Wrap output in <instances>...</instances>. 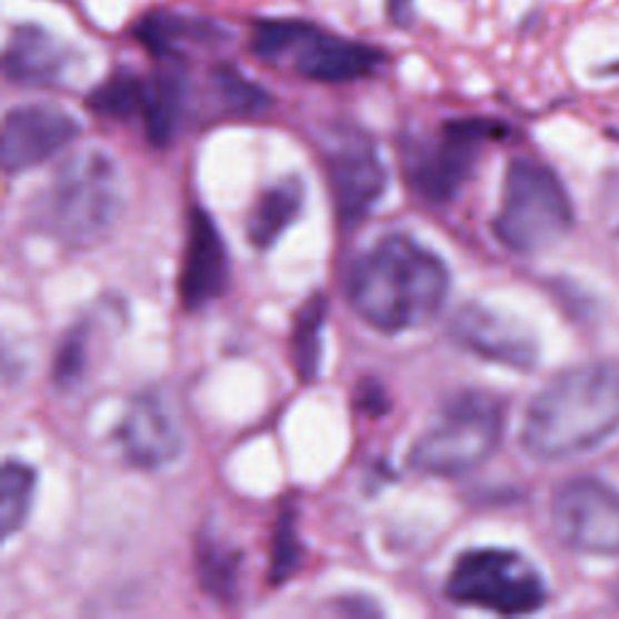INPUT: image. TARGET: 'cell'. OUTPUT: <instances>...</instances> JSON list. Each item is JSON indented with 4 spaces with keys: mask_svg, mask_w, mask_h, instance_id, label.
<instances>
[{
    "mask_svg": "<svg viewBox=\"0 0 619 619\" xmlns=\"http://www.w3.org/2000/svg\"><path fill=\"white\" fill-rule=\"evenodd\" d=\"M302 201H306V187L298 177H286L259 197L247 220V238L257 250H269L277 244L283 232L296 223Z\"/></svg>",
    "mask_w": 619,
    "mask_h": 619,
    "instance_id": "ac0fdd59",
    "label": "cell"
},
{
    "mask_svg": "<svg viewBox=\"0 0 619 619\" xmlns=\"http://www.w3.org/2000/svg\"><path fill=\"white\" fill-rule=\"evenodd\" d=\"M573 226L567 189L547 164L518 158L508 164L501 209L493 218V236L518 254L542 252Z\"/></svg>",
    "mask_w": 619,
    "mask_h": 619,
    "instance_id": "5b68a950",
    "label": "cell"
},
{
    "mask_svg": "<svg viewBox=\"0 0 619 619\" xmlns=\"http://www.w3.org/2000/svg\"><path fill=\"white\" fill-rule=\"evenodd\" d=\"M240 569V555L236 549L220 547L216 538L203 540L199 545V576L203 588L216 598H232L236 596Z\"/></svg>",
    "mask_w": 619,
    "mask_h": 619,
    "instance_id": "603a6c76",
    "label": "cell"
},
{
    "mask_svg": "<svg viewBox=\"0 0 619 619\" xmlns=\"http://www.w3.org/2000/svg\"><path fill=\"white\" fill-rule=\"evenodd\" d=\"M37 489V472L30 465L8 460L0 475V528H3V540L12 532H18L27 516L32 511Z\"/></svg>",
    "mask_w": 619,
    "mask_h": 619,
    "instance_id": "ffe728a7",
    "label": "cell"
},
{
    "mask_svg": "<svg viewBox=\"0 0 619 619\" xmlns=\"http://www.w3.org/2000/svg\"><path fill=\"white\" fill-rule=\"evenodd\" d=\"M302 563V545L298 538V520H296V508L283 506L279 513L277 528H273V542H271V569H269V581L271 583H286L293 579L296 571Z\"/></svg>",
    "mask_w": 619,
    "mask_h": 619,
    "instance_id": "d4e9b609",
    "label": "cell"
},
{
    "mask_svg": "<svg viewBox=\"0 0 619 619\" xmlns=\"http://www.w3.org/2000/svg\"><path fill=\"white\" fill-rule=\"evenodd\" d=\"M557 538L581 555L619 557V491L600 479H571L555 491Z\"/></svg>",
    "mask_w": 619,
    "mask_h": 619,
    "instance_id": "ba28073f",
    "label": "cell"
},
{
    "mask_svg": "<svg viewBox=\"0 0 619 619\" xmlns=\"http://www.w3.org/2000/svg\"><path fill=\"white\" fill-rule=\"evenodd\" d=\"M230 281V257L213 220L203 209H191L187 247L180 273L182 306L191 312L226 293Z\"/></svg>",
    "mask_w": 619,
    "mask_h": 619,
    "instance_id": "7c38bea8",
    "label": "cell"
},
{
    "mask_svg": "<svg viewBox=\"0 0 619 619\" xmlns=\"http://www.w3.org/2000/svg\"><path fill=\"white\" fill-rule=\"evenodd\" d=\"M619 431V363L598 361L557 376L522 421V448L545 462L596 450Z\"/></svg>",
    "mask_w": 619,
    "mask_h": 619,
    "instance_id": "7a4b0ae2",
    "label": "cell"
},
{
    "mask_svg": "<svg viewBox=\"0 0 619 619\" xmlns=\"http://www.w3.org/2000/svg\"><path fill=\"white\" fill-rule=\"evenodd\" d=\"M448 267L415 238L395 232L351 261L349 306L378 332L400 335L431 322L448 298Z\"/></svg>",
    "mask_w": 619,
    "mask_h": 619,
    "instance_id": "6da1fadb",
    "label": "cell"
},
{
    "mask_svg": "<svg viewBox=\"0 0 619 619\" xmlns=\"http://www.w3.org/2000/svg\"><path fill=\"white\" fill-rule=\"evenodd\" d=\"M213 86L228 112L257 114V112H264V109L271 104V94L267 90H261L250 78H244L236 66L216 68Z\"/></svg>",
    "mask_w": 619,
    "mask_h": 619,
    "instance_id": "cb8c5ba5",
    "label": "cell"
},
{
    "mask_svg": "<svg viewBox=\"0 0 619 619\" xmlns=\"http://www.w3.org/2000/svg\"><path fill=\"white\" fill-rule=\"evenodd\" d=\"M71 66L57 37L37 24H22L10 34L3 53L6 78L22 88H53L66 78Z\"/></svg>",
    "mask_w": 619,
    "mask_h": 619,
    "instance_id": "9a60e30c",
    "label": "cell"
},
{
    "mask_svg": "<svg viewBox=\"0 0 619 619\" xmlns=\"http://www.w3.org/2000/svg\"><path fill=\"white\" fill-rule=\"evenodd\" d=\"M146 78L131 71H117L102 86L94 88L88 98V107L94 114L109 119H131L143 114Z\"/></svg>",
    "mask_w": 619,
    "mask_h": 619,
    "instance_id": "44dd1931",
    "label": "cell"
},
{
    "mask_svg": "<svg viewBox=\"0 0 619 619\" xmlns=\"http://www.w3.org/2000/svg\"><path fill=\"white\" fill-rule=\"evenodd\" d=\"M506 127L485 117L450 119L431 139L409 148L405 170L411 189L431 203H448L467 187L487 143L501 139Z\"/></svg>",
    "mask_w": 619,
    "mask_h": 619,
    "instance_id": "8992f818",
    "label": "cell"
},
{
    "mask_svg": "<svg viewBox=\"0 0 619 619\" xmlns=\"http://www.w3.org/2000/svg\"><path fill=\"white\" fill-rule=\"evenodd\" d=\"M78 133L80 121L66 109L51 104L12 107L3 119V146H0L6 174L37 168L76 141Z\"/></svg>",
    "mask_w": 619,
    "mask_h": 619,
    "instance_id": "30bf717a",
    "label": "cell"
},
{
    "mask_svg": "<svg viewBox=\"0 0 619 619\" xmlns=\"http://www.w3.org/2000/svg\"><path fill=\"white\" fill-rule=\"evenodd\" d=\"M446 596L458 605L497 615H530L547 602L540 571L511 549H470L452 567Z\"/></svg>",
    "mask_w": 619,
    "mask_h": 619,
    "instance_id": "52a82bcc",
    "label": "cell"
},
{
    "mask_svg": "<svg viewBox=\"0 0 619 619\" xmlns=\"http://www.w3.org/2000/svg\"><path fill=\"white\" fill-rule=\"evenodd\" d=\"M90 361V327L88 325H76L71 327L59 349L57 359H53V382L61 388H73V385L86 376Z\"/></svg>",
    "mask_w": 619,
    "mask_h": 619,
    "instance_id": "484cf974",
    "label": "cell"
},
{
    "mask_svg": "<svg viewBox=\"0 0 619 619\" xmlns=\"http://www.w3.org/2000/svg\"><path fill=\"white\" fill-rule=\"evenodd\" d=\"M133 37L158 61H180L187 47H211L228 37L226 27L184 12L153 10L133 27Z\"/></svg>",
    "mask_w": 619,
    "mask_h": 619,
    "instance_id": "2e32d148",
    "label": "cell"
},
{
    "mask_svg": "<svg viewBox=\"0 0 619 619\" xmlns=\"http://www.w3.org/2000/svg\"><path fill=\"white\" fill-rule=\"evenodd\" d=\"M325 160L341 223H359L388 184V172L376 143L361 131L341 129L329 139Z\"/></svg>",
    "mask_w": 619,
    "mask_h": 619,
    "instance_id": "9c48e42d",
    "label": "cell"
},
{
    "mask_svg": "<svg viewBox=\"0 0 619 619\" xmlns=\"http://www.w3.org/2000/svg\"><path fill=\"white\" fill-rule=\"evenodd\" d=\"M450 332L460 347L481 359L513 370H532L538 363V341L513 320L470 302L452 318Z\"/></svg>",
    "mask_w": 619,
    "mask_h": 619,
    "instance_id": "4fadbf2b",
    "label": "cell"
},
{
    "mask_svg": "<svg viewBox=\"0 0 619 619\" xmlns=\"http://www.w3.org/2000/svg\"><path fill=\"white\" fill-rule=\"evenodd\" d=\"M318 27L306 20H259L252 27L250 49L261 61H283L306 44Z\"/></svg>",
    "mask_w": 619,
    "mask_h": 619,
    "instance_id": "7402d4cb",
    "label": "cell"
},
{
    "mask_svg": "<svg viewBox=\"0 0 619 619\" xmlns=\"http://www.w3.org/2000/svg\"><path fill=\"white\" fill-rule=\"evenodd\" d=\"M164 66L158 73L146 78V102H143V127L148 141L164 148L180 127L187 94H189V80L184 63L180 61H162Z\"/></svg>",
    "mask_w": 619,
    "mask_h": 619,
    "instance_id": "e0dca14e",
    "label": "cell"
},
{
    "mask_svg": "<svg viewBox=\"0 0 619 619\" xmlns=\"http://www.w3.org/2000/svg\"><path fill=\"white\" fill-rule=\"evenodd\" d=\"M121 203L119 164L104 150H88L61 164L41 191L34 220L44 236L86 250L114 228Z\"/></svg>",
    "mask_w": 619,
    "mask_h": 619,
    "instance_id": "3957f363",
    "label": "cell"
},
{
    "mask_svg": "<svg viewBox=\"0 0 619 619\" xmlns=\"http://www.w3.org/2000/svg\"><path fill=\"white\" fill-rule=\"evenodd\" d=\"M117 440L121 456L139 470H160L184 448V433L174 407L160 392L139 395L123 415Z\"/></svg>",
    "mask_w": 619,
    "mask_h": 619,
    "instance_id": "8fae6325",
    "label": "cell"
},
{
    "mask_svg": "<svg viewBox=\"0 0 619 619\" xmlns=\"http://www.w3.org/2000/svg\"><path fill=\"white\" fill-rule=\"evenodd\" d=\"M327 320V306L322 296L310 298L293 320L291 335V361L302 382L318 378L322 359V329Z\"/></svg>",
    "mask_w": 619,
    "mask_h": 619,
    "instance_id": "d6986e66",
    "label": "cell"
},
{
    "mask_svg": "<svg viewBox=\"0 0 619 619\" xmlns=\"http://www.w3.org/2000/svg\"><path fill=\"white\" fill-rule=\"evenodd\" d=\"M388 18L397 27H409L415 20V0H388Z\"/></svg>",
    "mask_w": 619,
    "mask_h": 619,
    "instance_id": "4316f807",
    "label": "cell"
},
{
    "mask_svg": "<svg viewBox=\"0 0 619 619\" xmlns=\"http://www.w3.org/2000/svg\"><path fill=\"white\" fill-rule=\"evenodd\" d=\"M382 63L385 53L378 47L325 34L320 27L293 53L296 71L302 78L325 82V86H343V82L363 80L378 73Z\"/></svg>",
    "mask_w": 619,
    "mask_h": 619,
    "instance_id": "5bb4252c",
    "label": "cell"
},
{
    "mask_svg": "<svg viewBox=\"0 0 619 619\" xmlns=\"http://www.w3.org/2000/svg\"><path fill=\"white\" fill-rule=\"evenodd\" d=\"M506 429V405L485 390H465L440 411L426 431L409 462L419 472L436 477H460L485 465L499 450Z\"/></svg>",
    "mask_w": 619,
    "mask_h": 619,
    "instance_id": "277c9868",
    "label": "cell"
}]
</instances>
